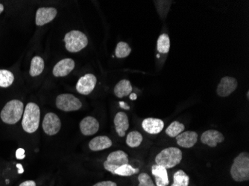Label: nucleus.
I'll return each instance as SVG.
<instances>
[{
    "label": "nucleus",
    "instance_id": "nucleus-36",
    "mask_svg": "<svg viewBox=\"0 0 249 186\" xmlns=\"http://www.w3.org/2000/svg\"><path fill=\"white\" fill-rule=\"evenodd\" d=\"M137 98V96L135 94H131V96H130V99H132V100H134Z\"/></svg>",
    "mask_w": 249,
    "mask_h": 186
},
{
    "label": "nucleus",
    "instance_id": "nucleus-30",
    "mask_svg": "<svg viewBox=\"0 0 249 186\" xmlns=\"http://www.w3.org/2000/svg\"><path fill=\"white\" fill-rule=\"evenodd\" d=\"M93 186H117V185L113 181H102L96 183Z\"/></svg>",
    "mask_w": 249,
    "mask_h": 186
},
{
    "label": "nucleus",
    "instance_id": "nucleus-4",
    "mask_svg": "<svg viewBox=\"0 0 249 186\" xmlns=\"http://www.w3.org/2000/svg\"><path fill=\"white\" fill-rule=\"evenodd\" d=\"M24 104L20 101L11 100L5 104L2 109L0 117L5 124H15L18 123L23 115Z\"/></svg>",
    "mask_w": 249,
    "mask_h": 186
},
{
    "label": "nucleus",
    "instance_id": "nucleus-10",
    "mask_svg": "<svg viewBox=\"0 0 249 186\" xmlns=\"http://www.w3.org/2000/svg\"><path fill=\"white\" fill-rule=\"evenodd\" d=\"M96 82L97 79L94 75L86 74L78 80L76 85V90L80 94L88 96L93 92L96 86Z\"/></svg>",
    "mask_w": 249,
    "mask_h": 186
},
{
    "label": "nucleus",
    "instance_id": "nucleus-35",
    "mask_svg": "<svg viewBox=\"0 0 249 186\" xmlns=\"http://www.w3.org/2000/svg\"><path fill=\"white\" fill-rule=\"evenodd\" d=\"M4 11V6L2 4L0 3V14L2 13V11Z\"/></svg>",
    "mask_w": 249,
    "mask_h": 186
},
{
    "label": "nucleus",
    "instance_id": "nucleus-25",
    "mask_svg": "<svg viewBox=\"0 0 249 186\" xmlns=\"http://www.w3.org/2000/svg\"><path fill=\"white\" fill-rule=\"evenodd\" d=\"M142 134L138 131H131L126 137V144L130 148H138L142 143Z\"/></svg>",
    "mask_w": 249,
    "mask_h": 186
},
{
    "label": "nucleus",
    "instance_id": "nucleus-1",
    "mask_svg": "<svg viewBox=\"0 0 249 186\" xmlns=\"http://www.w3.org/2000/svg\"><path fill=\"white\" fill-rule=\"evenodd\" d=\"M40 110L36 103H27L22 115V128L28 134H33L38 129L40 125Z\"/></svg>",
    "mask_w": 249,
    "mask_h": 186
},
{
    "label": "nucleus",
    "instance_id": "nucleus-12",
    "mask_svg": "<svg viewBox=\"0 0 249 186\" xmlns=\"http://www.w3.org/2000/svg\"><path fill=\"white\" fill-rule=\"evenodd\" d=\"M225 140V137L222 133L216 130H209L201 134V143L205 144L211 148H216L218 144L222 143Z\"/></svg>",
    "mask_w": 249,
    "mask_h": 186
},
{
    "label": "nucleus",
    "instance_id": "nucleus-18",
    "mask_svg": "<svg viewBox=\"0 0 249 186\" xmlns=\"http://www.w3.org/2000/svg\"><path fill=\"white\" fill-rule=\"evenodd\" d=\"M152 173L155 178L156 186H167L169 184L167 170L165 168L158 165H153Z\"/></svg>",
    "mask_w": 249,
    "mask_h": 186
},
{
    "label": "nucleus",
    "instance_id": "nucleus-37",
    "mask_svg": "<svg viewBox=\"0 0 249 186\" xmlns=\"http://www.w3.org/2000/svg\"><path fill=\"white\" fill-rule=\"evenodd\" d=\"M247 99H249V92H247Z\"/></svg>",
    "mask_w": 249,
    "mask_h": 186
},
{
    "label": "nucleus",
    "instance_id": "nucleus-32",
    "mask_svg": "<svg viewBox=\"0 0 249 186\" xmlns=\"http://www.w3.org/2000/svg\"><path fill=\"white\" fill-rule=\"evenodd\" d=\"M19 186H36V183L33 180H27L21 183Z\"/></svg>",
    "mask_w": 249,
    "mask_h": 186
},
{
    "label": "nucleus",
    "instance_id": "nucleus-20",
    "mask_svg": "<svg viewBox=\"0 0 249 186\" xmlns=\"http://www.w3.org/2000/svg\"><path fill=\"white\" fill-rule=\"evenodd\" d=\"M133 88L131 82L128 80L123 79L116 85L114 89V95L117 98L126 97L132 92Z\"/></svg>",
    "mask_w": 249,
    "mask_h": 186
},
{
    "label": "nucleus",
    "instance_id": "nucleus-19",
    "mask_svg": "<svg viewBox=\"0 0 249 186\" xmlns=\"http://www.w3.org/2000/svg\"><path fill=\"white\" fill-rule=\"evenodd\" d=\"M112 141L106 135L95 137L89 143V148L92 151H100L112 146Z\"/></svg>",
    "mask_w": 249,
    "mask_h": 186
},
{
    "label": "nucleus",
    "instance_id": "nucleus-17",
    "mask_svg": "<svg viewBox=\"0 0 249 186\" xmlns=\"http://www.w3.org/2000/svg\"><path fill=\"white\" fill-rule=\"evenodd\" d=\"M116 131L120 137H124L125 133L129 128V121L128 116L124 112H119L114 120Z\"/></svg>",
    "mask_w": 249,
    "mask_h": 186
},
{
    "label": "nucleus",
    "instance_id": "nucleus-27",
    "mask_svg": "<svg viewBox=\"0 0 249 186\" xmlns=\"http://www.w3.org/2000/svg\"><path fill=\"white\" fill-rule=\"evenodd\" d=\"M139 172V169H135L131 165L125 164L117 169L114 173H115V175L122 176V177H131L134 174H138Z\"/></svg>",
    "mask_w": 249,
    "mask_h": 186
},
{
    "label": "nucleus",
    "instance_id": "nucleus-9",
    "mask_svg": "<svg viewBox=\"0 0 249 186\" xmlns=\"http://www.w3.org/2000/svg\"><path fill=\"white\" fill-rule=\"evenodd\" d=\"M238 82L236 78L229 76L224 77L218 85L216 93L219 97H228L236 90Z\"/></svg>",
    "mask_w": 249,
    "mask_h": 186
},
{
    "label": "nucleus",
    "instance_id": "nucleus-21",
    "mask_svg": "<svg viewBox=\"0 0 249 186\" xmlns=\"http://www.w3.org/2000/svg\"><path fill=\"white\" fill-rule=\"evenodd\" d=\"M43 69H44V61L43 58L39 56L34 57L31 62L30 70H29L31 76H38L43 72Z\"/></svg>",
    "mask_w": 249,
    "mask_h": 186
},
{
    "label": "nucleus",
    "instance_id": "nucleus-26",
    "mask_svg": "<svg viewBox=\"0 0 249 186\" xmlns=\"http://www.w3.org/2000/svg\"><path fill=\"white\" fill-rule=\"evenodd\" d=\"M15 76L12 72L6 69H0V86L6 88L12 85Z\"/></svg>",
    "mask_w": 249,
    "mask_h": 186
},
{
    "label": "nucleus",
    "instance_id": "nucleus-23",
    "mask_svg": "<svg viewBox=\"0 0 249 186\" xmlns=\"http://www.w3.org/2000/svg\"><path fill=\"white\" fill-rule=\"evenodd\" d=\"M190 177L183 170H178L173 175V183L171 186H189Z\"/></svg>",
    "mask_w": 249,
    "mask_h": 186
},
{
    "label": "nucleus",
    "instance_id": "nucleus-7",
    "mask_svg": "<svg viewBox=\"0 0 249 186\" xmlns=\"http://www.w3.org/2000/svg\"><path fill=\"white\" fill-rule=\"evenodd\" d=\"M56 107L64 112L77 111L82 107V103L72 94H61L56 99Z\"/></svg>",
    "mask_w": 249,
    "mask_h": 186
},
{
    "label": "nucleus",
    "instance_id": "nucleus-29",
    "mask_svg": "<svg viewBox=\"0 0 249 186\" xmlns=\"http://www.w3.org/2000/svg\"><path fill=\"white\" fill-rule=\"evenodd\" d=\"M138 186H156L150 176L146 173H142L138 176Z\"/></svg>",
    "mask_w": 249,
    "mask_h": 186
},
{
    "label": "nucleus",
    "instance_id": "nucleus-31",
    "mask_svg": "<svg viewBox=\"0 0 249 186\" xmlns=\"http://www.w3.org/2000/svg\"><path fill=\"white\" fill-rule=\"evenodd\" d=\"M16 157L18 159H23L25 158V151L23 148H19L16 151Z\"/></svg>",
    "mask_w": 249,
    "mask_h": 186
},
{
    "label": "nucleus",
    "instance_id": "nucleus-15",
    "mask_svg": "<svg viewBox=\"0 0 249 186\" xmlns=\"http://www.w3.org/2000/svg\"><path fill=\"white\" fill-rule=\"evenodd\" d=\"M176 142L180 147L184 148H193L198 141V134L194 131H186L176 137Z\"/></svg>",
    "mask_w": 249,
    "mask_h": 186
},
{
    "label": "nucleus",
    "instance_id": "nucleus-22",
    "mask_svg": "<svg viewBox=\"0 0 249 186\" xmlns=\"http://www.w3.org/2000/svg\"><path fill=\"white\" fill-rule=\"evenodd\" d=\"M157 49L161 54H167L170 49V39L167 34H162L157 42Z\"/></svg>",
    "mask_w": 249,
    "mask_h": 186
},
{
    "label": "nucleus",
    "instance_id": "nucleus-11",
    "mask_svg": "<svg viewBox=\"0 0 249 186\" xmlns=\"http://www.w3.org/2000/svg\"><path fill=\"white\" fill-rule=\"evenodd\" d=\"M58 11L54 8H40L37 11L36 23L37 26H42L52 22L55 18Z\"/></svg>",
    "mask_w": 249,
    "mask_h": 186
},
{
    "label": "nucleus",
    "instance_id": "nucleus-16",
    "mask_svg": "<svg viewBox=\"0 0 249 186\" xmlns=\"http://www.w3.org/2000/svg\"><path fill=\"white\" fill-rule=\"evenodd\" d=\"M142 127L148 134H158L163 131L164 122L159 118H147L142 121Z\"/></svg>",
    "mask_w": 249,
    "mask_h": 186
},
{
    "label": "nucleus",
    "instance_id": "nucleus-8",
    "mask_svg": "<svg viewBox=\"0 0 249 186\" xmlns=\"http://www.w3.org/2000/svg\"><path fill=\"white\" fill-rule=\"evenodd\" d=\"M43 131L48 135H54L59 132L61 127V121L55 113H48L43 118Z\"/></svg>",
    "mask_w": 249,
    "mask_h": 186
},
{
    "label": "nucleus",
    "instance_id": "nucleus-5",
    "mask_svg": "<svg viewBox=\"0 0 249 186\" xmlns=\"http://www.w3.org/2000/svg\"><path fill=\"white\" fill-rule=\"evenodd\" d=\"M64 43L67 51L75 53L82 51L88 44V39L83 32L73 30L66 34Z\"/></svg>",
    "mask_w": 249,
    "mask_h": 186
},
{
    "label": "nucleus",
    "instance_id": "nucleus-34",
    "mask_svg": "<svg viewBox=\"0 0 249 186\" xmlns=\"http://www.w3.org/2000/svg\"><path fill=\"white\" fill-rule=\"evenodd\" d=\"M17 167H18V169H19V170H18V173H23V171H24V169H23V168H22V165L18 164L17 165Z\"/></svg>",
    "mask_w": 249,
    "mask_h": 186
},
{
    "label": "nucleus",
    "instance_id": "nucleus-6",
    "mask_svg": "<svg viewBox=\"0 0 249 186\" xmlns=\"http://www.w3.org/2000/svg\"><path fill=\"white\" fill-rule=\"evenodd\" d=\"M125 164H128V154L123 151H116L108 155L103 166L106 170L115 175V170Z\"/></svg>",
    "mask_w": 249,
    "mask_h": 186
},
{
    "label": "nucleus",
    "instance_id": "nucleus-3",
    "mask_svg": "<svg viewBox=\"0 0 249 186\" xmlns=\"http://www.w3.org/2000/svg\"><path fill=\"white\" fill-rule=\"evenodd\" d=\"M182 151L175 147L165 148L155 157V163L166 169H173L182 160Z\"/></svg>",
    "mask_w": 249,
    "mask_h": 186
},
{
    "label": "nucleus",
    "instance_id": "nucleus-33",
    "mask_svg": "<svg viewBox=\"0 0 249 186\" xmlns=\"http://www.w3.org/2000/svg\"><path fill=\"white\" fill-rule=\"evenodd\" d=\"M120 107H122V108L125 109V110H129L130 107H128L127 104H125V103H124V102H120Z\"/></svg>",
    "mask_w": 249,
    "mask_h": 186
},
{
    "label": "nucleus",
    "instance_id": "nucleus-13",
    "mask_svg": "<svg viewBox=\"0 0 249 186\" xmlns=\"http://www.w3.org/2000/svg\"><path fill=\"white\" fill-rule=\"evenodd\" d=\"M75 68V62L71 58H65L57 63L53 68V73L55 77H65Z\"/></svg>",
    "mask_w": 249,
    "mask_h": 186
},
{
    "label": "nucleus",
    "instance_id": "nucleus-24",
    "mask_svg": "<svg viewBox=\"0 0 249 186\" xmlns=\"http://www.w3.org/2000/svg\"><path fill=\"white\" fill-rule=\"evenodd\" d=\"M184 129H185V126L184 124L177 121H173L166 128V134L169 137L175 138V137L178 136L179 134L184 132Z\"/></svg>",
    "mask_w": 249,
    "mask_h": 186
},
{
    "label": "nucleus",
    "instance_id": "nucleus-28",
    "mask_svg": "<svg viewBox=\"0 0 249 186\" xmlns=\"http://www.w3.org/2000/svg\"><path fill=\"white\" fill-rule=\"evenodd\" d=\"M131 52V48L125 42H120L116 47L115 54L118 58L128 57Z\"/></svg>",
    "mask_w": 249,
    "mask_h": 186
},
{
    "label": "nucleus",
    "instance_id": "nucleus-14",
    "mask_svg": "<svg viewBox=\"0 0 249 186\" xmlns=\"http://www.w3.org/2000/svg\"><path fill=\"white\" fill-rule=\"evenodd\" d=\"M81 132L84 135H93L99 131V123L93 116H88L79 124Z\"/></svg>",
    "mask_w": 249,
    "mask_h": 186
},
{
    "label": "nucleus",
    "instance_id": "nucleus-2",
    "mask_svg": "<svg viewBox=\"0 0 249 186\" xmlns=\"http://www.w3.org/2000/svg\"><path fill=\"white\" fill-rule=\"evenodd\" d=\"M231 175L234 181H248L249 180V153L242 152L235 158L231 168Z\"/></svg>",
    "mask_w": 249,
    "mask_h": 186
}]
</instances>
